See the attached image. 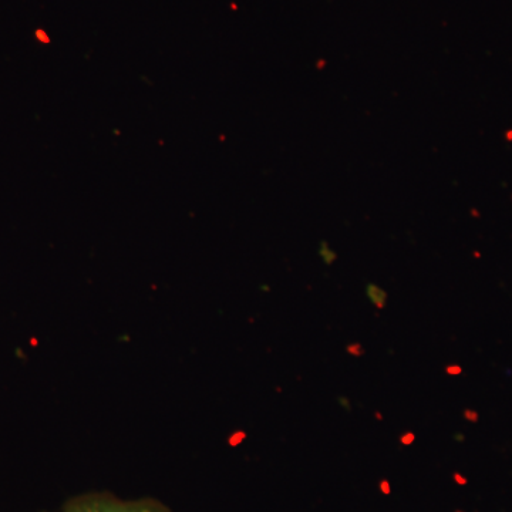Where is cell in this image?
Here are the masks:
<instances>
[{
	"instance_id": "obj_1",
	"label": "cell",
	"mask_w": 512,
	"mask_h": 512,
	"mask_svg": "<svg viewBox=\"0 0 512 512\" xmlns=\"http://www.w3.org/2000/svg\"><path fill=\"white\" fill-rule=\"evenodd\" d=\"M60 512H173L153 497L120 498L107 491H89L70 497Z\"/></svg>"
},
{
	"instance_id": "obj_2",
	"label": "cell",
	"mask_w": 512,
	"mask_h": 512,
	"mask_svg": "<svg viewBox=\"0 0 512 512\" xmlns=\"http://www.w3.org/2000/svg\"><path fill=\"white\" fill-rule=\"evenodd\" d=\"M366 295L377 309H383L386 306L387 298H389L387 292L375 284L366 286Z\"/></svg>"
},
{
	"instance_id": "obj_3",
	"label": "cell",
	"mask_w": 512,
	"mask_h": 512,
	"mask_svg": "<svg viewBox=\"0 0 512 512\" xmlns=\"http://www.w3.org/2000/svg\"><path fill=\"white\" fill-rule=\"evenodd\" d=\"M319 256L326 265H332L338 259V254L329 247L328 242L322 241L319 245Z\"/></svg>"
},
{
	"instance_id": "obj_4",
	"label": "cell",
	"mask_w": 512,
	"mask_h": 512,
	"mask_svg": "<svg viewBox=\"0 0 512 512\" xmlns=\"http://www.w3.org/2000/svg\"><path fill=\"white\" fill-rule=\"evenodd\" d=\"M346 352L353 357H362L366 355V349L357 342L350 343V345L346 346Z\"/></svg>"
},
{
	"instance_id": "obj_5",
	"label": "cell",
	"mask_w": 512,
	"mask_h": 512,
	"mask_svg": "<svg viewBox=\"0 0 512 512\" xmlns=\"http://www.w3.org/2000/svg\"><path fill=\"white\" fill-rule=\"evenodd\" d=\"M414 439H416V436H414L412 431H407V433H404L403 436L400 437L403 446H410V444H413Z\"/></svg>"
},
{
	"instance_id": "obj_6",
	"label": "cell",
	"mask_w": 512,
	"mask_h": 512,
	"mask_svg": "<svg viewBox=\"0 0 512 512\" xmlns=\"http://www.w3.org/2000/svg\"><path fill=\"white\" fill-rule=\"evenodd\" d=\"M446 372H447V375L458 376L461 373V367L460 366H456V365L448 366L447 369H446Z\"/></svg>"
},
{
	"instance_id": "obj_7",
	"label": "cell",
	"mask_w": 512,
	"mask_h": 512,
	"mask_svg": "<svg viewBox=\"0 0 512 512\" xmlns=\"http://www.w3.org/2000/svg\"><path fill=\"white\" fill-rule=\"evenodd\" d=\"M339 403L340 406L345 407L346 412H350V410H352V407H350L349 400L346 399V397H339Z\"/></svg>"
},
{
	"instance_id": "obj_8",
	"label": "cell",
	"mask_w": 512,
	"mask_h": 512,
	"mask_svg": "<svg viewBox=\"0 0 512 512\" xmlns=\"http://www.w3.org/2000/svg\"><path fill=\"white\" fill-rule=\"evenodd\" d=\"M464 416L468 417V419H471L473 421H476L477 420V414L476 413H473L471 412V410H467L466 413H464Z\"/></svg>"
}]
</instances>
